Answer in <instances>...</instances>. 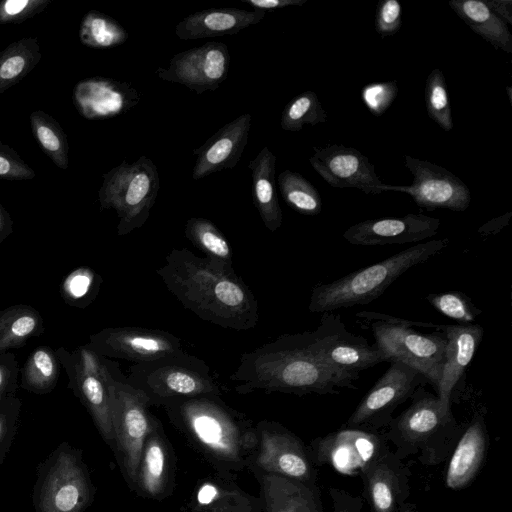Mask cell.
Segmentation results:
<instances>
[{
  "mask_svg": "<svg viewBox=\"0 0 512 512\" xmlns=\"http://www.w3.org/2000/svg\"><path fill=\"white\" fill-rule=\"evenodd\" d=\"M261 483L266 512H325L317 484L265 473Z\"/></svg>",
  "mask_w": 512,
  "mask_h": 512,
  "instance_id": "27",
  "label": "cell"
},
{
  "mask_svg": "<svg viewBox=\"0 0 512 512\" xmlns=\"http://www.w3.org/2000/svg\"><path fill=\"white\" fill-rule=\"evenodd\" d=\"M19 404V400L14 396L6 397L0 402V441L7 431L10 420L15 416Z\"/></svg>",
  "mask_w": 512,
  "mask_h": 512,
  "instance_id": "49",
  "label": "cell"
},
{
  "mask_svg": "<svg viewBox=\"0 0 512 512\" xmlns=\"http://www.w3.org/2000/svg\"><path fill=\"white\" fill-rule=\"evenodd\" d=\"M229 66L228 47L210 41L175 54L168 68L159 67L155 73L162 80L182 84L200 95L216 90L226 79Z\"/></svg>",
  "mask_w": 512,
  "mask_h": 512,
  "instance_id": "17",
  "label": "cell"
},
{
  "mask_svg": "<svg viewBox=\"0 0 512 512\" xmlns=\"http://www.w3.org/2000/svg\"><path fill=\"white\" fill-rule=\"evenodd\" d=\"M126 381L141 390L151 405L157 406L174 400L222 394L209 366L185 351L133 364Z\"/></svg>",
  "mask_w": 512,
  "mask_h": 512,
  "instance_id": "6",
  "label": "cell"
},
{
  "mask_svg": "<svg viewBox=\"0 0 512 512\" xmlns=\"http://www.w3.org/2000/svg\"><path fill=\"white\" fill-rule=\"evenodd\" d=\"M252 176L253 203L265 227L274 232L283 222L275 189L276 157L268 146L262 148L248 164Z\"/></svg>",
  "mask_w": 512,
  "mask_h": 512,
  "instance_id": "28",
  "label": "cell"
},
{
  "mask_svg": "<svg viewBox=\"0 0 512 512\" xmlns=\"http://www.w3.org/2000/svg\"><path fill=\"white\" fill-rule=\"evenodd\" d=\"M251 120L250 113L241 114L193 151L197 157L192 173L194 180L236 166L248 141Z\"/></svg>",
  "mask_w": 512,
  "mask_h": 512,
  "instance_id": "22",
  "label": "cell"
},
{
  "mask_svg": "<svg viewBox=\"0 0 512 512\" xmlns=\"http://www.w3.org/2000/svg\"><path fill=\"white\" fill-rule=\"evenodd\" d=\"M101 281L89 267H79L62 281L61 295L69 305L83 308L94 300Z\"/></svg>",
  "mask_w": 512,
  "mask_h": 512,
  "instance_id": "41",
  "label": "cell"
},
{
  "mask_svg": "<svg viewBox=\"0 0 512 512\" xmlns=\"http://www.w3.org/2000/svg\"><path fill=\"white\" fill-rule=\"evenodd\" d=\"M387 447L382 432L342 426L311 441L308 450L315 466L328 465L342 474L359 475Z\"/></svg>",
  "mask_w": 512,
  "mask_h": 512,
  "instance_id": "16",
  "label": "cell"
},
{
  "mask_svg": "<svg viewBox=\"0 0 512 512\" xmlns=\"http://www.w3.org/2000/svg\"><path fill=\"white\" fill-rule=\"evenodd\" d=\"M264 11H249L240 8H209L186 16L175 27L181 40L233 35L259 23Z\"/></svg>",
  "mask_w": 512,
  "mask_h": 512,
  "instance_id": "26",
  "label": "cell"
},
{
  "mask_svg": "<svg viewBox=\"0 0 512 512\" xmlns=\"http://www.w3.org/2000/svg\"><path fill=\"white\" fill-rule=\"evenodd\" d=\"M20 368L12 352L0 354V402L6 397L14 396L18 388Z\"/></svg>",
  "mask_w": 512,
  "mask_h": 512,
  "instance_id": "47",
  "label": "cell"
},
{
  "mask_svg": "<svg viewBox=\"0 0 512 512\" xmlns=\"http://www.w3.org/2000/svg\"><path fill=\"white\" fill-rule=\"evenodd\" d=\"M397 93L396 81L376 82L365 85L361 97L369 111L375 116H380L391 106Z\"/></svg>",
  "mask_w": 512,
  "mask_h": 512,
  "instance_id": "43",
  "label": "cell"
},
{
  "mask_svg": "<svg viewBox=\"0 0 512 512\" xmlns=\"http://www.w3.org/2000/svg\"><path fill=\"white\" fill-rule=\"evenodd\" d=\"M51 0L0 1V24H20L42 12Z\"/></svg>",
  "mask_w": 512,
  "mask_h": 512,
  "instance_id": "44",
  "label": "cell"
},
{
  "mask_svg": "<svg viewBox=\"0 0 512 512\" xmlns=\"http://www.w3.org/2000/svg\"><path fill=\"white\" fill-rule=\"evenodd\" d=\"M311 337L317 359L339 389H357L355 381L360 372L388 362L375 343L370 344L366 338L348 331L338 314L324 313Z\"/></svg>",
  "mask_w": 512,
  "mask_h": 512,
  "instance_id": "9",
  "label": "cell"
},
{
  "mask_svg": "<svg viewBox=\"0 0 512 512\" xmlns=\"http://www.w3.org/2000/svg\"><path fill=\"white\" fill-rule=\"evenodd\" d=\"M313 149L309 162L332 187L357 188L365 194L383 192L375 166L359 150L339 144Z\"/></svg>",
  "mask_w": 512,
  "mask_h": 512,
  "instance_id": "19",
  "label": "cell"
},
{
  "mask_svg": "<svg viewBox=\"0 0 512 512\" xmlns=\"http://www.w3.org/2000/svg\"><path fill=\"white\" fill-rule=\"evenodd\" d=\"M33 135L43 152L60 169L68 168V142L60 124L49 114L37 110L30 114Z\"/></svg>",
  "mask_w": 512,
  "mask_h": 512,
  "instance_id": "36",
  "label": "cell"
},
{
  "mask_svg": "<svg viewBox=\"0 0 512 512\" xmlns=\"http://www.w3.org/2000/svg\"><path fill=\"white\" fill-rule=\"evenodd\" d=\"M160 186L157 167L141 156L132 164L125 160L103 174L98 198L102 209H114L119 217L117 235L125 236L147 221Z\"/></svg>",
  "mask_w": 512,
  "mask_h": 512,
  "instance_id": "8",
  "label": "cell"
},
{
  "mask_svg": "<svg viewBox=\"0 0 512 512\" xmlns=\"http://www.w3.org/2000/svg\"><path fill=\"white\" fill-rule=\"evenodd\" d=\"M356 315L369 321L375 344L388 362L398 360L414 368L437 391L447 343L439 324L432 333H423L402 318L368 311Z\"/></svg>",
  "mask_w": 512,
  "mask_h": 512,
  "instance_id": "7",
  "label": "cell"
},
{
  "mask_svg": "<svg viewBox=\"0 0 512 512\" xmlns=\"http://www.w3.org/2000/svg\"><path fill=\"white\" fill-rule=\"evenodd\" d=\"M163 407L170 421L215 463L241 468L257 448V429L220 395L174 400Z\"/></svg>",
  "mask_w": 512,
  "mask_h": 512,
  "instance_id": "3",
  "label": "cell"
},
{
  "mask_svg": "<svg viewBox=\"0 0 512 512\" xmlns=\"http://www.w3.org/2000/svg\"><path fill=\"white\" fill-rule=\"evenodd\" d=\"M448 245L447 238L419 243L335 281L317 284L312 289L308 309L313 313H329L368 304L406 271L426 262Z\"/></svg>",
  "mask_w": 512,
  "mask_h": 512,
  "instance_id": "5",
  "label": "cell"
},
{
  "mask_svg": "<svg viewBox=\"0 0 512 512\" xmlns=\"http://www.w3.org/2000/svg\"><path fill=\"white\" fill-rule=\"evenodd\" d=\"M410 405L394 417L382 431L402 460L417 455L421 464L434 466L445 462L466 424H459L451 413H444L437 395L419 386Z\"/></svg>",
  "mask_w": 512,
  "mask_h": 512,
  "instance_id": "4",
  "label": "cell"
},
{
  "mask_svg": "<svg viewBox=\"0 0 512 512\" xmlns=\"http://www.w3.org/2000/svg\"><path fill=\"white\" fill-rule=\"evenodd\" d=\"M86 345L108 359H123L134 364L184 351L181 339L174 334L142 327L105 328L91 334Z\"/></svg>",
  "mask_w": 512,
  "mask_h": 512,
  "instance_id": "15",
  "label": "cell"
},
{
  "mask_svg": "<svg viewBox=\"0 0 512 512\" xmlns=\"http://www.w3.org/2000/svg\"><path fill=\"white\" fill-rule=\"evenodd\" d=\"M258 435L256 465L265 474H274L305 483L316 484L318 470L308 447L279 423L262 421Z\"/></svg>",
  "mask_w": 512,
  "mask_h": 512,
  "instance_id": "14",
  "label": "cell"
},
{
  "mask_svg": "<svg viewBox=\"0 0 512 512\" xmlns=\"http://www.w3.org/2000/svg\"><path fill=\"white\" fill-rule=\"evenodd\" d=\"M426 300L438 312L459 324H472L482 314L472 299L461 291L431 293Z\"/></svg>",
  "mask_w": 512,
  "mask_h": 512,
  "instance_id": "42",
  "label": "cell"
},
{
  "mask_svg": "<svg viewBox=\"0 0 512 512\" xmlns=\"http://www.w3.org/2000/svg\"><path fill=\"white\" fill-rule=\"evenodd\" d=\"M150 406L147 396L128 384L117 367L111 394L114 445L125 475L134 487L142 450L154 421Z\"/></svg>",
  "mask_w": 512,
  "mask_h": 512,
  "instance_id": "11",
  "label": "cell"
},
{
  "mask_svg": "<svg viewBox=\"0 0 512 512\" xmlns=\"http://www.w3.org/2000/svg\"><path fill=\"white\" fill-rule=\"evenodd\" d=\"M35 177L33 169L8 145L0 143V179L30 180Z\"/></svg>",
  "mask_w": 512,
  "mask_h": 512,
  "instance_id": "45",
  "label": "cell"
},
{
  "mask_svg": "<svg viewBox=\"0 0 512 512\" xmlns=\"http://www.w3.org/2000/svg\"><path fill=\"white\" fill-rule=\"evenodd\" d=\"M196 512H251V502L240 492L215 481H205L195 496Z\"/></svg>",
  "mask_w": 512,
  "mask_h": 512,
  "instance_id": "38",
  "label": "cell"
},
{
  "mask_svg": "<svg viewBox=\"0 0 512 512\" xmlns=\"http://www.w3.org/2000/svg\"><path fill=\"white\" fill-rule=\"evenodd\" d=\"M307 0H241L254 8L255 11L274 10L288 6H302Z\"/></svg>",
  "mask_w": 512,
  "mask_h": 512,
  "instance_id": "50",
  "label": "cell"
},
{
  "mask_svg": "<svg viewBox=\"0 0 512 512\" xmlns=\"http://www.w3.org/2000/svg\"><path fill=\"white\" fill-rule=\"evenodd\" d=\"M156 272L182 306L202 320L236 331L256 326L257 299L233 266L173 248Z\"/></svg>",
  "mask_w": 512,
  "mask_h": 512,
  "instance_id": "1",
  "label": "cell"
},
{
  "mask_svg": "<svg viewBox=\"0 0 512 512\" xmlns=\"http://www.w3.org/2000/svg\"><path fill=\"white\" fill-rule=\"evenodd\" d=\"M60 365L58 356L51 347H36L29 353L20 369L21 387L34 394L51 392L58 382Z\"/></svg>",
  "mask_w": 512,
  "mask_h": 512,
  "instance_id": "33",
  "label": "cell"
},
{
  "mask_svg": "<svg viewBox=\"0 0 512 512\" xmlns=\"http://www.w3.org/2000/svg\"><path fill=\"white\" fill-rule=\"evenodd\" d=\"M399 512H418V510L413 504L406 502Z\"/></svg>",
  "mask_w": 512,
  "mask_h": 512,
  "instance_id": "53",
  "label": "cell"
},
{
  "mask_svg": "<svg viewBox=\"0 0 512 512\" xmlns=\"http://www.w3.org/2000/svg\"><path fill=\"white\" fill-rule=\"evenodd\" d=\"M44 332L41 314L27 304H16L0 311V354L20 348Z\"/></svg>",
  "mask_w": 512,
  "mask_h": 512,
  "instance_id": "31",
  "label": "cell"
},
{
  "mask_svg": "<svg viewBox=\"0 0 512 512\" xmlns=\"http://www.w3.org/2000/svg\"><path fill=\"white\" fill-rule=\"evenodd\" d=\"M488 447L489 435L484 415L478 412L465 425L447 459L444 477L446 487L458 491L469 486L484 465Z\"/></svg>",
  "mask_w": 512,
  "mask_h": 512,
  "instance_id": "24",
  "label": "cell"
},
{
  "mask_svg": "<svg viewBox=\"0 0 512 512\" xmlns=\"http://www.w3.org/2000/svg\"><path fill=\"white\" fill-rule=\"evenodd\" d=\"M73 95L79 113L87 119L120 115L140 101V95L131 83L103 77L80 81Z\"/></svg>",
  "mask_w": 512,
  "mask_h": 512,
  "instance_id": "23",
  "label": "cell"
},
{
  "mask_svg": "<svg viewBox=\"0 0 512 512\" xmlns=\"http://www.w3.org/2000/svg\"><path fill=\"white\" fill-rule=\"evenodd\" d=\"M168 461L166 441L159 422L154 418L142 450L135 487L147 497L157 498L162 495L168 480Z\"/></svg>",
  "mask_w": 512,
  "mask_h": 512,
  "instance_id": "29",
  "label": "cell"
},
{
  "mask_svg": "<svg viewBox=\"0 0 512 512\" xmlns=\"http://www.w3.org/2000/svg\"><path fill=\"white\" fill-rule=\"evenodd\" d=\"M13 232V220L0 202V243Z\"/></svg>",
  "mask_w": 512,
  "mask_h": 512,
  "instance_id": "52",
  "label": "cell"
},
{
  "mask_svg": "<svg viewBox=\"0 0 512 512\" xmlns=\"http://www.w3.org/2000/svg\"><path fill=\"white\" fill-rule=\"evenodd\" d=\"M327 121V113L323 109L317 94L305 91L294 97L281 114L280 125L285 131H300L305 125H316Z\"/></svg>",
  "mask_w": 512,
  "mask_h": 512,
  "instance_id": "39",
  "label": "cell"
},
{
  "mask_svg": "<svg viewBox=\"0 0 512 512\" xmlns=\"http://www.w3.org/2000/svg\"><path fill=\"white\" fill-rule=\"evenodd\" d=\"M487 7L507 25H512V0H483Z\"/></svg>",
  "mask_w": 512,
  "mask_h": 512,
  "instance_id": "51",
  "label": "cell"
},
{
  "mask_svg": "<svg viewBox=\"0 0 512 512\" xmlns=\"http://www.w3.org/2000/svg\"><path fill=\"white\" fill-rule=\"evenodd\" d=\"M328 493L332 502V512H368L361 496L338 487H330Z\"/></svg>",
  "mask_w": 512,
  "mask_h": 512,
  "instance_id": "48",
  "label": "cell"
},
{
  "mask_svg": "<svg viewBox=\"0 0 512 512\" xmlns=\"http://www.w3.org/2000/svg\"><path fill=\"white\" fill-rule=\"evenodd\" d=\"M448 4L473 32L495 49L512 53V34L507 24L483 0H451Z\"/></svg>",
  "mask_w": 512,
  "mask_h": 512,
  "instance_id": "30",
  "label": "cell"
},
{
  "mask_svg": "<svg viewBox=\"0 0 512 512\" xmlns=\"http://www.w3.org/2000/svg\"><path fill=\"white\" fill-rule=\"evenodd\" d=\"M405 166L413 175L411 185L382 184L383 192H403L410 195L421 209L438 208L455 212L465 211L471 202L467 185L449 170L427 160L405 156Z\"/></svg>",
  "mask_w": 512,
  "mask_h": 512,
  "instance_id": "13",
  "label": "cell"
},
{
  "mask_svg": "<svg viewBox=\"0 0 512 512\" xmlns=\"http://www.w3.org/2000/svg\"><path fill=\"white\" fill-rule=\"evenodd\" d=\"M506 90L508 92L509 101H510V103H512V99H511V90H512V88L510 86H508V87H506Z\"/></svg>",
  "mask_w": 512,
  "mask_h": 512,
  "instance_id": "54",
  "label": "cell"
},
{
  "mask_svg": "<svg viewBox=\"0 0 512 512\" xmlns=\"http://www.w3.org/2000/svg\"><path fill=\"white\" fill-rule=\"evenodd\" d=\"M230 379L237 382L234 390L239 394H339L333 377L313 351L311 331L283 334L244 353Z\"/></svg>",
  "mask_w": 512,
  "mask_h": 512,
  "instance_id": "2",
  "label": "cell"
},
{
  "mask_svg": "<svg viewBox=\"0 0 512 512\" xmlns=\"http://www.w3.org/2000/svg\"><path fill=\"white\" fill-rule=\"evenodd\" d=\"M424 98L429 118L444 131H451L453 121L449 94L445 77L440 69H433L429 73L426 79Z\"/></svg>",
  "mask_w": 512,
  "mask_h": 512,
  "instance_id": "40",
  "label": "cell"
},
{
  "mask_svg": "<svg viewBox=\"0 0 512 512\" xmlns=\"http://www.w3.org/2000/svg\"><path fill=\"white\" fill-rule=\"evenodd\" d=\"M88 495L87 481L76 459L69 453H61L43 485L42 512H81Z\"/></svg>",
  "mask_w": 512,
  "mask_h": 512,
  "instance_id": "25",
  "label": "cell"
},
{
  "mask_svg": "<svg viewBox=\"0 0 512 512\" xmlns=\"http://www.w3.org/2000/svg\"><path fill=\"white\" fill-rule=\"evenodd\" d=\"M440 224L424 214L369 219L350 226L343 238L359 246L417 243L436 235Z\"/></svg>",
  "mask_w": 512,
  "mask_h": 512,
  "instance_id": "20",
  "label": "cell"
},
{
  "mask_svg": "<svg viewBox=\"0 0 512 512\" xmlns=\"http://www.w3.org/2000/svg\"><path fill=\"white\" fill-rule=\"evenodd\" d=\"M55 352L68 376V387L87 408L104 440L115 446L111 394L117 363L86 344L73 351L60 347Z\"/></svg>",
  "mask_w": 512,
  "mask_h": 512,
  "instance_id": "10",
  "label": "cell"
},
{
  "mask_svg": "<svg viewBox=\"0 0 512 512\" xmlns=\"http://www.w3.org/2000/svg\"><path fill=\"white\" fill-rule=\"evenodd\" d=\"M128 36L127 30L119 22L96 10L84 15L79 29L81 43L94 49H109L121 45Z\"/></svg>",
  "mask_w": 512,
  "mask_h": 512,
  "instance_id": "35",
  "label": "cell"
},
{
  "mask_svg": "<svg viewBox=\"0 0 512 512\" xmlns=\"http://www.w3.org/2000/svg\"><path fill=\"white\" fill-rule=\"evenodd\" d=\"M37 38L25 37L0 51V94L23 80L40 62Z\"/></svg>",
  "mask_w": 512,
  "mask_h": 512,
  "instance_id": "32",
  "label": "cell"
},
{
  "mask_svg": "<svg viewBox=\"0 0 512 512\" xmlns=\"http://www.w3.org/2000/svg\"><path fill=\"white\" fill-rule=\"evenodd\" d=\"M384 374L365 394L343 427L382 432L398 406L411 398L426 379L414 368L398 360L389 361Z\"/></svg>",
  "mask_w": 512,
  "mask_h": 512,
  "instance_id": "12",
  "label": "cell"
},
{
  "mask_svg": "<svg viewBox=\"0 0 512 512\" xmlns=\"http://www.w3.org/2000/svg\"><path fill=\"white\" fill-rule=\"evenodd\" d=\"M439 327L447 343L436 392L442 411L448 414L451 413L452 392L482 341L483 328L477 324H439Z\"/></svg>",
  "mask_w": 512,
  "mask_h": 512,
  "instance_id": "21",
  "label": "cell"
},
{
  "mask_svg": "<svg viewBox=\"0 0 512 512\" xmlns=\"http://www.w3.org/2000/svg\"><path fill=\"white\" fill-rule=\"evenodd\" d=\"M410 469L388 446L360 472L368 512H399L410 495Z\"/></svg>",
  "mask_w": 512,
  "mask_h": 512,
  "instance_id": "18",
  "label": "cell"
},
{
  "mask_svg": "<svg viewBox=\"0 0 512 512\" xmlns=\"http://www.w3.org/2000/svg\"><path fill=\"white\" fill-rule=\"evenodd\" d=\"M281 195L294 211L314 216L322 210V199L316 188L301 174L284 170L278 176Z\"/></svg>",
  "mask_w": 512,
  "mask_h": 512,
  "instance_id": "37",
  "label": "cell"
},
{
  "mask_svg": "<svg viewBox=\"0 0 512 512\" xmlns=\"http://www.w3.org/2000/svg\"><path fill=\"white\" fill-rule=\"evenodd\" d=\"M184 232L186 238L205 253L206 258L232 266L230 243L213 222L202 217H192L187 220Z\"/></svg>",
  "mask_w": 512,
  "mask_h": 512,
  "instance_id": "34",
  "label": "cell"
},
{
  "mask_svg": "<svg viewBox=\"0 0 512 512\" xmlns=\"http://www.w3.org/2000/svg\"><path fill=\"white\" fill-rule=\"evenodd\" d=\"M402 26V7L397 0H381L375 15V28L384 38L396 34Z\"/></svg>",
  "mask_w": 512,
  "mask_h": 512,
  "instance_id": "46",
  "label": "cell"
}]
</instances>
